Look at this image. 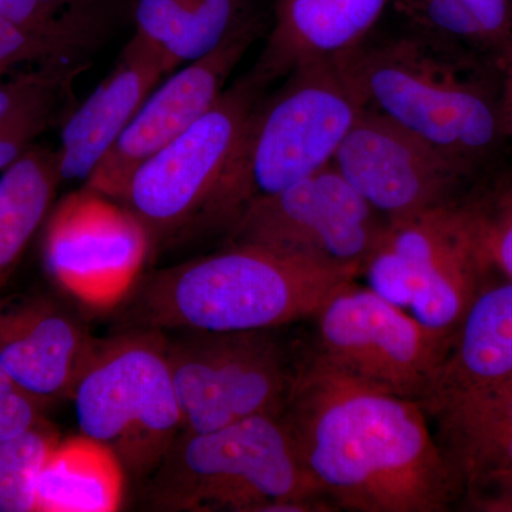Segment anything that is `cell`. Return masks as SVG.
Wrapping results in <instances>:
<instances>
[{"mask_svg": "<svg viewBox=\"0 0 512 512\" xmlns=\"http://www.w3.org/2000/svg\"><path fill=\"white\" fill-rule=\"evenodd\" d=\"M59 434L47 421L0 441V512H36L40 471Z\"/></svg>", "mask_w": 512, "mask_h": 512, "instance_id": "25", "label": "cell"}, {"mask_svg": "<svg viewBox=\"0 0 512 512\" xmlns=\"http://www.w3.org/2000/svg\"><path fill=\"white\" fill-rule=\"evenodd\" d=\"M501 73V111L505 133L512 138V43L498 59Z\"/></svg>", "mask_w": 512, "mask_h": 512, "instance_id": "32", "label": "cell"}, {"mask_svg": "<svg viewBox=\"0 0 512 512\" xmlns=\"http://www.w3.org/2000/svg\"><path fill=\"white\" fill-rule=\"evenodd\" d=\"M490 272L464 202L387 221L365 262L367 288L454 335Z\"/></svg>", "mask_w": 512, "mask_h": 512, "instance_id": "7", "label": "cell"}, {"mask_svg": "<svg viewBox=\"0 0 512 512\" xmlns=\"http://www.w3.org/2000/svg\"><path fill=\"white\" fill-rule=\"evenodd\" d=\"M427 414L460 500L474 511L512 512V383Z\"/></svg>", "mask_w": 512, "mask_h": 512, "instance_id": "16", "label": "cell"}, {"mask_svg": "<svg viewBox=\"0 0 512 512\" xmlns=\"http://www.w3.org/2000/svg\"><path fill=\"white\" fill-rule=\"evenodd\" d=\"M126 468L113 448L86 434L59 439L36 487V512H114L126 495Z\"/></svg>", "mask_w": 512, "mask_h": 512, "instance_id": "20", "label": "cell"}, {"mask_svg": "<svg viewBox=\"0 0 512 512\" xmlns=\"http://www.w3.org/2000/svg\"><path fill=\"white\" fill-rule=\"evenodd\" d=\"M73 89L19 111L0 123V173L35 146L50 128L62 126L74 109Z\"/></svg>", "mask_w": 512, "mask_h": 512, "instance_id": "28", "label": "cell"}, {"mask_svg": "<svg viewBox=\"0 0 512 512\" xmlns=\"http://www.w3.org/2000/svg\"><path fill=\"white\" fill-rule=\"evenodd\" d=\"M84 62H47L9 74L0 83V123L19 111L73 89L80 74L89 69Z\"/></svg>", "mask_w": 512, "mask_h": 512, "instance_id": "27", "label": "cell"}, {"mask_svg": "<svg viewBox=\"0 0 512 512\" xmlns=\"http://www.w3.org/2000/svg\"><path fill=\"white\" fill-rule=\"evenodd\" d=\"M386 221L330 163L285 191L255 202L227 231L229 244H252L362 269ZM362 275V274H360Z\"/></svg>", "mask_w": 512, "mask_h": 512, "instance_id": "12", "label": "cell"}, {"mask_svg": "<svg viewBox=\"0 0 512 512\" xmlns=\"http://www.w3.org/2000/svg\"><path fill=\"white\" fill-rule=\"evenodd\" d=\"M94 343L52 299L0 298V367L43 409L72 397Z\"/></svg>", "mask_w": 512, "mask_h": 512, "instance_id": "15", "label": "cell"}, {"mask_svg": "<svg viewBox=\"0 0 512 512\" xmlns=\"http://www.w3.org/2000/svg\"><path fill=\"white\" fill-rule=\"evenodd\" d=\"M259 32L261 25L249 18L208 55L171 72L147 97L84 187L116 200L138 165L215 106Z\"/></svg>", "mask_w": 512, "mask_h": 512, "instance_id": "14", "label": "cell"}, {"mask_svg": "<svg viewBox=\"0 0 512 512\" xmlns=\"http://www.w3.org/2000/svg\"><path fill=\"white\" fill-rule=\"evenodd\" d=\"M167 357L188 433L282 414L298 369L271 330L187 332L167 339Z\"/></svg>", "mask_w": 512, "mask_h": 512, "instance_id": "10", "label": "cell"}, {"mask_svg": "<svg viewBox=\"0 0 512 512\" xmlns=\"http://www.w3.org/2000/svg\"><path fill=\"white\" fill-rule=\"evenodd\" d=\"M93 56L0 16V80L25 67L47 62H92Z\"/></svg>", "mask_w": 512, "mask_h": 512, "instance_id": "29", "label": "cell"}, {"mask_svg": "<svg viewBox=\"0 0 512 512\" xmlns=\"http://www.w3.org/2000/svg\"><path fill=\"white\" fill-rule=\"evenodd\" d=\"M282 80L256 103L192 235L227 234L255 202L328 167L365 111L335 57L298 67Z\"/></svg>", "mask_w": 512, "mask_h": 512, "instance_id": "4", "label": "cell"}, {"mask_svg": "<svg viewBox=\"0 0 512 512\" xmlns=\"http://www.w3.org/2000/svg\"><path fill=\"white\" fill-rule=\"evenodd\" d=\"M134 0H0V16L93 56L133 15Z\"/></svg>", "mask_w": 512, "mask_h": 512, "instance_id": "23", "label": "cell"}, {"mask_svg": "<svg viewBox=\"0 0 512 512\" xmlns=\"http://www.w3.org/2000/svg\"><path fill=\"white\" fill-rule=\"evenodd\" d=\"M332 164L386 222L456 202L454 195L468 180L429 144L366 109Z\"/></svg>", "mask_w": 512, "mask_h": 512, "instance_id": "13", "label": "cell"}, {"mask_svg": "<svg viewBox=\"0 0 512 512\" xmlns=\"http://www.w3.org/2000/svg\"><path fill=\"white\" fill-rule=\"evenodd\" d=\"M282 417L335 510L443 512L460 500L419 402L360 382L311 353L298 363Z\"/></svg>", "mask_w": 512, "mask_h": 512, "instance_id": "1", "label": "cell"}, {"mask_svg": "<svg viewBox=\"0 0 512 512\" xmlns=\"http://www.w3.org/2000/svg\"><path fill=\"white\" fill-rule=\"evenodd\" d=\"M510 2L511 0H463L500 55L512 43Z\"/></svg>", "mask_w": 512, "mask_h": 512, "instance_id": "31", "label": "cell"}, {"mask_svg": "<svg viewBox=\"0 0 512 512\" xmlns=\"http://www.w3.org/2000/svg\"><path fill=\"white\" fill-rule=\"evenodd\" d=\"M464 204L488 268L512 281V180Z\"/></svg>", "mask_w": 512, "mask_h": 512, "instance_id": "26", "label": "cell"}, {"mask_svg": "<svg viewBox=\"0 0 512 512\" xmlns=\"http://www.w3.org/2000/svg\"><path fill=\"white\" fill-rule=\"evenodd\" d=\"M150 258V239L140 221L119 202L89 188L67 195L47 217V274L90 311L124 305Z\"/></svg>", "mask_w": 512, "mask_h": 512, "instance_id": "11", "label": "cell"}, {"mask_svg": "<svg viewBox=\"0 0 512 512\" xmlns=\"http://www.w3.org/2000/svg\"><path fill=\"white\" fill-rule=\"evenodd\" d=\"M60 184L57 148L37 144L0 175V291L49 217Z\"/></svg>", "mask_w": 512, "mask_h": 512, "instance_id": "22", "label": "cell"}, {"mask_svg": "<svg viewBox=\"0 0 512 512\" xmlns=\"http://www.w3.org/2000/svg\"><path fill=\"white\" fill-rule=\"evenodd\" d=\"M362 269L252 244H229L143 276L128 316L137 328L259 332L315 318Z\"/></svg>", "mask_w": 512, "mask_h": 512, "instance_id": "3", "label": "cell"}, {"mask_svg": "<svg viewBox=\"0 0 512 512\" xmlns=\"http://www.w3.org/2000/svg\"><path fill=\"white\" fill-rule=\"evenodd\" d=\"M512 383V281L485 285L453 336L426 413Z\"/></svg>", "mask_w": 512, "mask_h": 512, "instance_id": "19", "label": "cell"}, {"mask_svg": "<svg viewBox=\"0 0 512 512\" xmlns=\"http://www.w3.org/2000/svg\"><path fill=\"white\" fill-rule=\"evenodd\" d=\"M335 59L366 110L420 138L468 178L490 165L508 138L498 60L456 52L413 32L367 35Z\"/></svg>", "mask_w": 512, "mask_h": 512, "instance_id": "2", "label": "cell"}, {"mask_svg": "<svg viewBox=\"0 0 512 512\" xmlns=\"http://www.w3.org/2000/svg\"><path fill=\"white\" fill-rule=\"evenodd\" d=\"M157 510L301 512L335 508L306 470L282 414L183 431L150 474Z\"/></svg>", "mask_w": 512, "mask_h": 512, "instance_id": "5", "label": "cell"}, {"mask_svg": "<svg viewBox=\"0 0 512 512\" xmlns=\"http://www.w3.org/2000/svg\"><path fill=\"white\" fill-rule=\"evenodd\" d=\"M43 421V407L0 367V441L19 436Z\"/></svg>", "mask_w": 512, "mask_h": 512, "instance_id": "30", "label": "cell"}, {"mask_svg": "<svg viewBox=\"0 0 512 512\" xmlns=\"http://www.w3.org/2000/svg\"><path fill=\"white\" fill-rule=\"evenodd\" d=\"M313 355L377 389L419 402L429 399L453 336L427 328L412 313L356 282L315 316Z\"/></svg>", "mask_w": 512, "mask_h": 512, "instance_id": "9", "label": "cell"}, {"mask_svg": "<svg viewBox=\"0 0 512 512\" xmlns=\"http://www.w3.org/2000/svg\"><path fill=\"white\" fill-rule=\"evenodd\" d=\"M397 9L423 39L470 56L500 57L463 0H397Z\"/></svg>", "mask_w": 512, "mask_h": 512, "instance_id": "24", "label": "cell"}, {"mask_svg": "<svg viewBox=\"0 0 512 512\" xmlns=\"http://www.w3.org/2000/svg\"><path fill=\"white\" fill-rule=\"evenodd\" d=\"M70 400L80 431L113 448L133 476H150L184 431L161 330L96 340Z\"/></svg>", "mask_w": 512, "mask_h": 512, "instance_id": "6", "label": "cell"}, {"mask_svg": "<svg viewBox=\"0 0 512 512\" xmlns=\"http://www.w3.org/2000/svg\"><path fill=\"white\" fill-rule=\"evenodd\" d=\"M389 0H282L251 70L275 83L305 64L348 52L372 33Z\"/></svg>", "mask_w": 512, "mask_h": 512, "instance_id": "18", "label": "cell"}, {"mask_svg": "<svg viewBox=\"0 0 512 512\" xmlns=\"http://www.w3.org/2000/svg\"><path fill=\"white\" fill-rule=\"evenodd\" d=\"M165 74L160 52L134 33L109 76L62 124V183L89 181Z\"/></svg>", "mask_w": 512, "mask_h": 512, "instance_id": "17", "label": "cell"}, {"mask_svg": "<svg viewBox=\"0 0 512 512\" xmlns=\"http://www.w3.org/2000/svg\"><path fill=\"white\" fill-rule=\"evenodd\" d=\"M241 0H134L136 33L156 47L170 74L208 55L245 20Z\"/></svg>", "mask_w": 512, "mask_h": 512, "instance_id": "21", "label": "cell"}, {"mask_svg": "<svg viewBox=\"0 0 512 512\" xmlns=\"http://www.w3.org/2000/svg\"><path fill=\"white\" fill-rule=\"evenodd\" d=\"M271 84L249 70L225 90L205 116L128 177L114 201L146 229L151 256L181 238L191 237L252 110Z\"/></svg>", "mask_w": 512, "mask_h": 512, "instance_id": "8", "label": "cell"}]
</instances>
